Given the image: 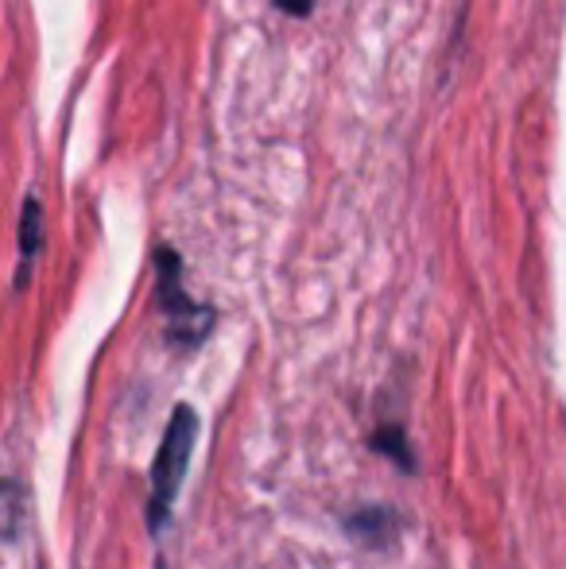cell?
Returning <instances> with one entry per match:
<instances>
[{"instance_id": "3957f363", "label": "cell", "mask_w": 566, "mask_h": 569, "mask_svg": "<svg viewBox=\"0 0 566 569\" xmlns=\"http://www.w3.org/2000/svg\"><path fill=\"white\" fill-rule=\"evenodd\" d=\"M284 8H295V12H307L310 0H284Z\"/></svg>"}, {"instance_id": "7a4b0ae2", "label": "cell", "mask_w": 566, "mask_h": 569, "mask_svg": "<svg viewBox=\"0 0 566 569\" xmlns=\"http://www.w3.org/2000/svg\"><path fill=\"white\" fill-rule=\"evenodd\" d=\"M39 248V206H23V263L31 260V252Z\"/></svg>"}, {"instance_id": "6da1fadb", "label": "cell", "mask_w": 566, "mask_h": 569, "mask_svg": "<svg viewBox=\"0 0 566 569\" xmlns=\"http://www.w3.org/2000/svg\"><path fill=\"white\" fill-rule=\"evenodd\" d=\"M195 435H198V419L190 407H179L171 415V427L163 435V446L156 453V465H151V500H148V523L151 531L167 523L171 516V503L182 488V477H187L190 453H195Z\"/></svg>"}]
</instances>
